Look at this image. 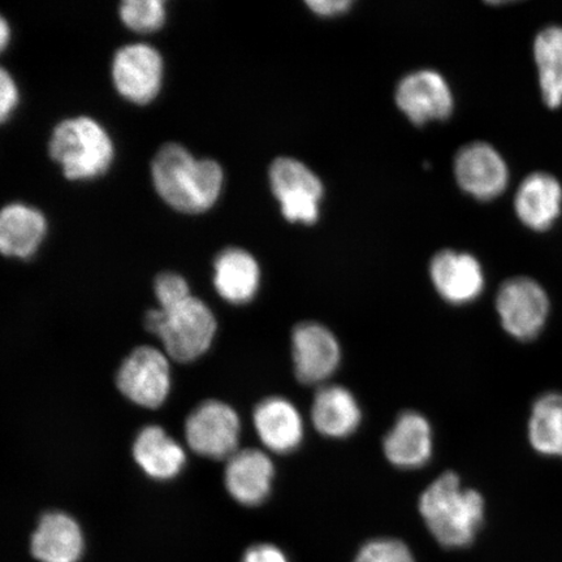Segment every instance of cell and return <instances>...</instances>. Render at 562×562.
Listing matches in <instances>:
<instances>
[{"label":"cell","instance_id":"ac0fdd59","mask_svg":"<svg viewBox=\"0 0 562 562\" xmlns=\"http://www.w3.org/2000/svg\"><path fill=\"white\" fill-rule=\"evenodd\" d=\"M255 427L263 446L276 453L292 452L304 437L296 406L283 397L266 398L256 407Z\"/></svg>","mask_w":562,"mask_h":562},{"label":"cell","instance_id":"52a82bcc","mask_svg":"<svg viewBox=\"0 0 562 562\" xmlns=\"http://www.w3.org/2000/svg\"><path fill=\"white\" fill-rule=\"evenodd\" d=\"M270 182L286 221L313 224L318 220L323 186L311 168L297 159L279 158L270 168Z\"/></svg>","mask_w":562,"mask_h":562},{"label":"cell","instance_id":"ba28073f","mask_svg":"<svg viewBox=\"0 0 562 562\" xmlns=\"http://www.w3.org/2000/svg\"><path fill=\"white\" fill-rule=\"evenodd\" d=\"M240 432L237 413L216 400L196 406L186 424V438L192 451L214 460H228L238 451Z\"/></svg>","mask_w":562,"mask_h":562},{"label":"cell","instance_id":"3957f363","mask_svg":"<svg viewBox=\"0 0 562 562\" xmlns=\"http://www.w3.org/2000/svg\"><path fill=\"white\" fill-rule=\"evenodd\" d=\"M48 150L69 180L98 178L109 170L115 156L109 133L88 116L67 119L56 125Z\"/></svg>","mask_w":562,"mask_h":562},{"label":"cell","instance_id":"e0dca14e","mask_svg":"<svg viewBox=\"0 0 562 562\" xmlns=\"http://www.w3.org/2000/svg\"><path fill=\"white\" fill-rule=\"evenodd\" d=\"M386 459L397 468L417 469L430 460L432 432L428 420L417 412H405L384 438Z\"/></svg>","mask_w":562,"mask_h":562},{"label":"cell","instance_id":"7402d4cb","mask_svg":"<svg viewBox=\"0 0 562 562\" xmlns=\"http://www.w3.org/2000/svg\"><path fill=\"white\" fill-rule=\"evenodd\" d=\"M312 418L316 430L325 437L347 438L360 426V405L344 386H322L314 398Z\"/></svg>","mask_w":562,"mask_h":562},{"label":"cell","instance_id":"f546056e","mask_svg":"<svg viewBox=\"0 0 562 562\" xmlns=\"http://www.w3.org/2000/svg\"><path fill=\"white\" fill-rule=\"evenodd\" d=\"M306 4L316 15L326 18L340 15L353 5L350 0H308Z\"/></svg>","mask_w":562,"mask_h":562},{"label":"cell","instance_id":"d4e9b609","mask_svg":"<svg viewBox=\"0 0 562 562\" xmlns=\"http://www.w3.org/2000/svg\"><path fill=\"white\" fill-rule=\"evenodd\" d=\"M119 13L130 30L140 33L158 31L167 15L164 0H125Z\"/></svg>","mask_w":562,"mask_h":562},{"label":"cell","instance_id":"7c38bea8","mask_svg":"<svg viewBox=\"0 0 562 562\" xmlns=\"http://www.w3.org/2000/svg\"><path fill=\"white\" fill-rule=\"evenodd\" d=\"M396 102L416 125L445 121L452 114L453 95L445 77L435 70H418L404 77L396 90Z\"/></svg>","mask_w":562,"mask_h":562},{"label":"cell","instance_id":"f1b7e54d","mask_svg":"<svg viewBox=\"0 0 562 562\" xmlns=\"http://www.w3.org/2000/svg\"><path fill=\"white\" fill-rule=\"evenodd\" d=\"M241 562H290L279 547L270 543H259L248 548Z\"/></svg>","mask_w":562,"mask_h":562},{"label":"cell","instance_id":"484cf974","mask_svg":"<svg viewBox=\"0 0 562 562\" xmlns=\"http://www.w3.org/2000/svg\"><path fill=\"white\" fill-rule=\"evenodd\" d=\"M355 562H416V559L402 540L381 538L363 544Z\"/></svg>","mask_w":562,"mask_h":562},{"label":"cell","instance_id":"8992f818","mask_svg":"<svg viewBox=\"0 0 562 562\" xmlns=\"http://www.w3.org/2000/svg\"><path fill=\"white\" fill-rule=\"evenodd\" d=\"M119 391L133 404L157 409L171 390L168 356L153 347H139L125 358L117 371Z\"/></svg>","mask_w":562,"mask_h":562},{"label":"cell","instance_id":"5b68a950","mask_svg":"<svg viewBox=\"0 0 562 562\" xmlns=\"http://www.w3.org/2000/svg\"><path fill=\"white\" fill-rule=\"evenodd\" d=\"M496 311L505 331L517 340L529 341L536 339L546 326L550 299L536 280L513 278L498 290Z\"/></svg>","mask_w":562,"mask_h":562},{"label":"cell","instance_id":"8fae6325","mask_svg":"<svg viewBox=\"0 0 562 562\" xmlns=\"http://www.w3.org/2000/svg\"><path fill=\"white\" fill-rule=\"evenodd\" d=\"M454 175L459 186L476 200L490 201L507 189L508 166L494 146L469 144L457 154Z\"/></svg>","mask_w":562,"mask_h":562},{"label":"cell","instance_id":"30bf717a","mask_svg":"<svg viewBox=\"0 0 562 562\" xmlns=\"http://www.w3.org/2000/svg\"><path fill=\"white\" fill-rule=\"evenodd\" d=\"M294 372L301 383L321 384L339 368L341 350L335 335L319 323H301L293 329Z\"/></svg>","mask_w":562,"mask_h":562},{"label":"cell","instance_id":"ffe728a7","mask_svg":"<svg viewBox=\"0 0 562 562\" xmlns=\"http://www.w3.org/2000/svg\"><path fill=\"white\" fill-rule=\"evenodd\" d=\"M133 457L145 474L158 481L178 476L187 462L184 448L159 426H147L139 431Z\"/></svg>","mask_w":562,"mask_h":562},{"label":"cell","instance_id":"2e32d148","mask_svg":"<svg viewBox=\"0 0 562 562\" xmlns=\"http://www.w3.org/2000/svg\"><path fill=\"white\" fill-rule=\"evenodd\" d=\"M562 187L546 172H533L521 182L515 199L519 221L533 231H546L561 213Z\"/></svg>","mask_w":562,"mask_h":562},{"label":"cell","instance_id":"4dcf8cb0","mask_svg":"<svg viewBox=\"0 0 562 562\" xmlns=\"http://www.w3.org/2000/svg\"><path fill=\"white\" fill-rule=\"evenodd\" d=\"M11 40V27L7 20L0 15V53L4 50L7 45L10 44Z\"/></svg>","mask_w":562,"mask_h":562},{"label":"cell","instance_id":"cb8c5ba5","mask_svg":"<svg viewBox=\"0 0 562 562\" xmlns=\"http://www.w3.org/2000/svg\"><path fill=\"white\" fill-rule=\"evenodd\" d=\"M529 439L537 452L562 456V395L546 393L532 406Z\"/></svg>","mask_w":562,"mask_h":562},{"label":"cell","instance_id":"6da1fadb","mask_svg":"<svg viewBox=\"0 0 562 562\" xmlns=\"http://www.w3.org/2000/svg\"><path fill=\"white\" fill-rule=\"evenodd\" d=\"M154 187L160 199L186 214H200L220 199L224 175L220 164L195 159L184 146H161L151 165Z\"/></svg>","mask_w":562,"mask_h":562},{"label":"cell","instance_id":"d6986e66","mask_svg":"<svg viewBox=\"0 0 562 562\" xmlns=\"http://www.w3.org/2000/svg\"><path fill=\"white\" fill-rule=\"evenodd\" d=\"M47 222L40 210L11 203L0 210V252L7 257L30 258L45 240Z\"/></svg>","mask_w":562,"mask_h":562},{"label":"cell","instance_id":"44dd1931","mask_svg":"<svg viewBox=\"0 0 562 562\" xmlns=\"http://www.w3.org/2000/svg\"><path fill=\"white\" fill-rule=\"evenodd\" d=\"M261 270L256 258L244 249L223 250L214 263V285L231 304H246L256 296Z\"/></svg>","mask_w":562,"mask_h":562},{"label":"cell","instance_id":"4316f807","mask_svg":"<svg viewBox=\"0 0 562 562\" xmlns=\"http://www.w3.org/2000/svg\"><path fill=\"white\" fill-rule=\"evenodd\" d=\"M156 297L159 308L178 306L189 297H192L191 288L187 280L175 272H164L156 280Z\"/></svg>","mask_w":562,"mask_h":562},{"label":"cell","instance_id":"7a4b0ae2","mask_svg":"<svg viewBox=\"0 0 562 562\" xmlns=\"http://www.w3.org/2000/svg\"><path fill=\"white\" fill-rule=\"evenodd\" d=\"M419 513L438 543L446 548L472 544L484 519L480 492L461 486L460 476L445 473L419 498Z\"/></svg>","mask_w":562,"mask_h":562},{"label":"cell","instance_id":"9c48e42d","mask_svg":"<svg viewBox=\"0 0 562 562\" xmlns=\"http://www.w3.org/2000/svg\"><path fill=\"white\" fill-rule=\"evenodd\" d=\"M164 72L160 54L145 44L122 47L112 61V79L119 94L136 104L156 100L164 82Z\"/></svg>","mask_w":562,"mask_h":562},{"label":"cell","instance_id":"9a60e30c","mask_svg":"<svg viewBox=\"0 0 562 562\" xmlns=\"http://www.w3.org/2000/svg\"><path fill=\"white\" fill-rule=\"evenodd\" d=\"M83 548L80 525L63 512L46 513L32 536V554L40 562H79Z\"/></svg>","mask_w":562,"mask_h":562},{"label":"cell","instance_id":"5bb4252c","mask_svg":"<svg viewBox=\"0 0 562 562\" xmlns=\"http://www.w3.org/2000/svg\"><path fill=\"white\" fill-rule=\"evenodd\" d=\"M273 463L259 449H238L227 460L224 483L228 494L245 507H257L269 497L272 486Z\"/></svg>","mask_w":562,"mask_h":562},{"label":"cell","instance_id":"603a6c76","mask_svg":"<svg viewBox=\"0 0 562 562\" xmlns=\"http://www.w3.org/2000/svg\"><path fill=\"white\" fill-rule=\"evenodd\" d=\"M540 89L548 108L562 104V26L551 25L540 31L533 41Z\"/></svg>","mask_w":562,"mask_h":562},{"label":"cell","instance_id":"83f0119b","mask_svg":"<svg viewBox=\"0 0 562 562\" xmlns=\"http://www.w3.org/2000/svg\"><path fill=\"white\" fill-rule=\"evenodd\" d=\"M19 89L9 70L0 67V124L4 123L16 109Z\"/></svg>","mask_w":562,"mask_h":562},{"label":"cell","instance_id":"277c9868","mask_svg":"<svg viewBox=\"0 0 562 562\" xmlns=\"http://www.w3.org/2000/svg\"><path fill=\"white\" fill-rule=\"evenodd\" d=\"M145 327L159 337L168 358L192 362L213 344L216 319L205 302L192 296L167 311L153 308L146 314Z\"/></svg>","mask_w":562,"mask_h":562},{"label":"cell","instance_id":"4fadbf2b","mask_svg":"<svg viewBox=\"0 0 562 562\" xmlns=\"http://www.w3.org/2000/svg\"><path fill=\"white\" fill-rule=\"evenodd\" d=\"M430 276L440 296L456 305L476 300L484 286L481 263L468 252H438L432 258Z\"/></svg>","mask_w":562,"mask_h":562}]
</instances>
